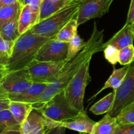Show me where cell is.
<instances>
[{
    "instance_id": "cell-2",
    "label": "cell",
    "mask_w": 134,
    "mask_h": 134,
    "mask_svg": "<svg viewBox=\"0 0 134 134\" xmlns=\"http://www.w3.org/2000/svg\"><path fill=\"white\" fill-rule=\"evenodd\" d=\"M51 38L34 34L30 30L21 34L15 41L9 59V71L26 69L34 60L41 47Z\"/></svg>"
},
{
    "instance_id": "cell-18",
    "label": "cell",
    "mask_w": 134,
    "mask_h": 134,
    "mask_svg": "<svg viewBox=\"0 0 134 134\" xmlns=\"http://www.w3.org/2000/svg\"><path fill=\"white\" fill-rule=\"evenodd\" d=\"M118 126L115 117L107 114L100 120L95 123L90 134H113Z\"/></svg>"
},
{
    "instance_id": "cell-21",
    "label": "cell",
    "mask_w": 134,
    "mask_h": 134,
    "mask_svg": "<svg viewBox=\"0 0 134 134\" xmlns=\"http://www.w3.org/2000/svg\"><path fill=\"white\" fill-rule=\"evenodd\" d=\"M22 7L23 5L17 2L0 9V28L5 23L19 16Z\"/></svg>"
},
{
    "instance_id": "cell-7",
    "label": "cell",
    "mask_w": 134,
    "mask_h": 134,
    "mask_svg": "<svg viewBox=\"0 0 134 134\" xmlns=\"http://www.w3.org/2000/svg\"><path fill=\"white\" fill-rule=\"evenodd\" d=\"M115 98L111 109L107 114L116 117L123 109L134 102V60L123 82L118 89L114 90Z\"/></svg>"
},
{
    "instance_id": "cell-15",
    "label": "cell",
    "mask_w": 134,
    "mask_h": 134,
    "mask_svg": "<svg viewBox=\"0 0 134 134\" xmlns=\"http://www.w3.org/2000/svg\"><path fill=\"white\" fill-rule=\"evenodd\" d=\"M39 12H34L28 5H23L19 18V32L20 35L30 30L39 23Z\"/></svg>"
},
{
    "instance_id": "cell-12",
    "label": "cell",
    "mask_w": 134,
    "mask_h": 134,
    "mask_svg": "<svg viewBox=\"0 0 134 134\" xmlns=\"http://www.w3.org/2000/svg\"><path fill=\"white\" fill-rule=\"evenodd\" d=\"M47 130L46 117L34 109L20 125L22 134H45Z\"/></svg>"
},
{
    "instance_id": "cell-23",
    "label": "cell",
    "mask_w": 134,
    "mask_h": 134,
    "mask_svg": "<svg viewBox=\"0 0 134 134\" xmlns=\"http://www.w3.org/2000/svg\"><path fill=\"white\" fill-rule=\"evenodd\" d=\"M78 24L77 23L76 19H73L67 23L66 25L56 35L55 38L60 42L69 43V41L77 34L78 32Z\"/></svg>"
},
{
    "instance_id": "cell-29",
    "label": "cell",
    "mask_w": 134,
    "mask_h": 134,
    "mask_svg": "<svg viewBox=\"0 0 134 134\" xmlns=\"http://www.w3.org/2000/svg\"><path fill=\"white\" fill-rule=\"evenodd\" d=\"M15 42L7 40L5 39L0 40V53L3 57L9 59Z\"/></svg>"
},
{
    "instance_id": "cell-31",
    "label": "cell",
    "mask_w": 134,
    "mask_h": 134,
    "mask_svg": "<svg viewBox=\"0 0 134 134\" xmlns=\"http://www.w3.org/2000/svg\"><path fill=\"white\" fill-rule=\"evenodd\" d=\"M10 102L8 95L0 88V111L9 109Z\"/></svg>"
},
{
    "instance_id": "cell-16",
    "label": "cell",
    "mask_w": 134,
    "mask_h": 134,
    "mask_svg": "<svg viewBox=\"0 0 134 134\" xmlns=\"http://www.w3.org/2000/svg\"><path fill=\"white\" fill-rule=\"evenodd\" d=\"M76 1V0H43L40 9L39 22L47 19Z\"/></svg>"
},
{
    "instance_id": "cell-25",
    "label": "cell",
    "mask_w": 134,
    "mask_h": 134,
    "mask_svg": "<svg viewBox=\"0 0 134 134\" xmlns=\"http://www.w3.org/2000/svg\"><path fill=\"white\" fill-rule=\"evenodd\" d=\"M115 118L118 125L134 124V102L122 109Z\"/></svg>"
},
{
    "instance_id": "cell-43",
    "label": "cell",
    "mask_w": 134,
    "mask_h": 134,
    "mask_svg": "<svg viewBox=\"0 0 134 134\" xmlns=\"http://www.w3.org/2000/svg\"><path fill=\"white\" fill-rule=\"evenodd\" d=\"M79 134H87V133H79Z\"/></svg>"
},
{
    "instance_id": "cell-35",
    "label": "cell",
    "mask_w": 134,
    "mask_h": 134,
    "mask_svg": "<svg viewBox=\"0 0 134 134\" xmlns=\"http://www.w3.org/2000/svg\"><path fill=\"white\" fill-rule=\"evenodd\" d=\"M9 70L7 66L3 65H0V82L3 80V78L8 74Z\"/></svg>"
},
{
    "instance_id": "cell-24",
    "label": "cell",
    "mask_w": 134,
    "mask_h": 134,
    "mask_svg": "<svg viewBox=\"0 0 134 134\" xmlns=\"http://www.w3.org/2000/svg\"><path fill=\"white\" fill-rule=\"evenodd\" d=\"M68 46V53H67L66 60L69 61L79 53L82 49L86 46V42L80 38L78 34H76L70 41Z\"/></svg>"
},
{
    "instance_id": "cell-40",
    "label": "cell",
    "mask_w": 134,
    "mask_h": 134,
    "mask_svg": "<svg viewBox=\"0 0 134 134\" xmlns=\"http://www.w3.org/2000/svg\"><path fill=\"white\" fill-rule=\"evenodd\" d=\"M5 128L4 127H3V126H0V133H2V131L5 130Z\"/></svg>"
},
{
    "instance_id": "cell-26",
    "label": "cell",
    "mask_w": 134,
    "mask_h": 134,
    "mask_svg": "<svg viewBox=\"0 0 134 134\" xmlns=\"http://www.w3.org/2000/svg\"><path fill=\"white\" fill-rule=\"evenodd\" d=\"M0 126H3L5 129L20 130V124L16 121L9 109L0 111Z\"/></svg>"
},
{
    "instance_id": "cell-4",
    "label": "cell",
    "mask_w": 134,
    "mask_h": 134,
    "mask_svg": "<svg viewBox=\"0 0 134 134\" xmlns=\"http://www.w3.org/2000/svg\"><path fill=\"white\" fill-rule=\"evenodd\" d=\"M34 109L38 110L46 118L55 122L68 120L76 116L79 113V111L69 103L64 91H60L48 101Z\"/></svg>"
},
{
    "instance_id": "cell-17",
    "label": "cell",
    "mask_w": 134,
    "mask_h": 134,
    "mask_svg": "<svg viewBox=\"0 0 134 134\" xmlns=\"http://www.w3.org/2000/svg\"><path fill=\"white\" fill-rule=\"evenodd\" d=\"M130 68V64L129 65L124 66V67H122L120 69H114L113 73L109 77L108 80L105 82V85L103 87L100 89L99 91L97 92L95 95L90 99V100H93L101 91L103 90H106L107 88H113V90H116L120 86L122 83L123 82L126 74H127V71Z\"/></svg>"
},
{
    "instance_id": "cell-36",
    "label": "cell",
    "mask_w": 134,
    "mask_h": 134,
    "mask_svg": "<svg viewBox=\"0 0 134 134\" xmlns=\"http://www.w3.org/2000/svg\"><path fill=\"white\" fill-rule=\"evenodd\" d=\"M0 134H22L20 130L19 129L6 128Z\"/></svg>"
},
{
    "instance_id": "cell-8",
    "label": "cell",
    "mask_w": 134,
    "mask_h": 134,
    "mask_svg": "<svg viewBox=\"0 0 134 134\" xmlns=\"http://www.w3.org/2000/svg\"><path fill=\"white\" fill-rule=\"evenodd\" d=\"M34 82L27 69L9 72L0 82V88L7 95L17 94L29 88Z\"/></svg>"
},
{
    "instance_id": "cell-41",
    "label": "cell",
    "mask_w": 134,
    "mask_h": 134,
    "mask_svg": "<svg viewBox=\"0 0 134 134\" xmlns=\"http://www.w3.org/2000/svg\"><path fill=\"white\" fill-rule=\"evenodd\" d=\"M24 0H17V2H19V3H20V4L23 5V3H24Z\"/></svg>"
},
{
    "instance_id": "cell-20",
    "label": "cell",
    "mask_w": 134,
    "mask_h": 134,
    "mask_svg": "<svg viewBox=\"0 0 134 134\" xmlns=\"http://www.w3.org/2000/svg\"><path fill=\"white\" fill-rule=\"evenodd\" d=\"M114 98H115V92L113 90V91L93 104L90 108V110L95 115L107 114L113 107Z\"/></svg>"
},
{
    "instance_id": "cell-32",
    "label": "cell",
    "mask_w": 134,
    "mask_h": 134,
    "mask_svg": "<svg viewBox=\"0 0 134 134\" xmlns=\"http://www.w3.org/2000/svg\"><path fill=\"white\" fill-rule=\"evenodd\" d=\"M134 22V0H131V3H130V9H129L128 13H127V20L125 24H132Z\"/></svg>"
},
{
    "instance_id": "cell-5",
    "label": "cell",
    "mask_w": 134,
    "mask_h": 134,
    "mask_svg": "<svg viewBox=\"0 0 134 134\" xmlns=\"http://www.w3.org/2000/svg\"><path fill=\"white\" fill-rule=\"evenodd\" d=\"M91 60H87L81 67L78 73L63 90L66 98L70 105L79 112L84 110L83 99L85 90L91 81V76L89 72Z\"/></svg>"
},
{
    "instance_id": "cell-28",
    "label": "cell",
    "mask_w": 134,
    "mask_h": 134,
    "mask_svg": "<svg viewBox=\"0 0 134 134\" xmlns=\"http://www.w3.org/2000/svg\"><path fill=\"white\" fill-rule=\"evenodd\" d=\"M105 57L110 64L115 65L118 63L119 50L113 46H107L104 47L103 51Z\"/></svg>"
},
{
    "instance_id": "cell-39",
    "label": "cell",
    "mask_w": 134,
    "mask_h": 134,
    "mask_svg": "<svg viewBox=\"0 0 134 134\" xmlns=\"http://www.w3.org/2000/svg\"><path fill=\"white\" fill-rule=\"evenodd\" d=\"M130 28H131V30H132L133 33L134 34V22L131 24H130Z\"/></svg>"
},
{
    "instance_id": "cell-42",
    "label": "cell",
    "mask_w": 134,
    "mask_h": 134,
    "mask_svg": "<svg viewBox=\"0 0 134 134\" xmlns=\"http://www.w3.org/2000/svg\"><path fill=\"white\" fill-rule=\"evenodd\" d=\"M3 39V37H2V34H1V32H0V40Z\"/></svg>"
},
{
    "instance_id": "cell-11",
    "label": "cell",
    "mask_w": 134,
    "mask_h": 134,
    "mask_svg": "<svg viewBox=\"0 0 134 134\" xmlns=\"http://www.w3.org/2000/svg\"><path fill=\"white\" fill-rule=\"evenodd\" d=\"M95 123L96 122L92 120L84 110L79 112L78 115L74 118L63 122H55L46 118L47 130L57 126H62L79 133L87 134H90L91 132Z\"/></svg>"
},
{
    "instance_id": "cell-30",
    "label": "cell",
    "mask_w": 134,
    "mask_h": 134,
    "mask_svg": "<svg viewBox=\"0 0 134 134\" xmlns=\"http://www.w3.org/2000/svg\"><path fill=\"white\" fill-rule=\"evenodd\" d=\"M113 134H134V124L118 125Z\"/></svg>"
},
{
    "instance_id": "cell-9",
    "label": "cell",
    "mask_w": 134,
    "mask_h": 134,
    "mask_svg": "<svg viewBox=\"0 0 134 134\" xmlns=\"http://www.w3.org/2000/svg\"><path fill=\"white\" fill-rule=\"evenodd\" d=\"M114 0H82L76 17L78 26L88 20L100 18L109 11Z\"/></svg>"
},
{
    "instance_id": "cell-37",
    "label": "cell",
    "mask_w": 134,
    "mask_h": 134,
    "mask_svg": "<svg viewBox=\"0 0 134 134\" xmlns=\"http://www.w3.org/2000/svg\"><path fill=\"white\" fill-rule=\"evenodd\" d=\"M17 2V0H0V9Z\"/></svg>"
},
{
    "instance_id": "cell-14",
    "label": "cell",
    "mask_w": 134,
    "mask_h": 134,
    "mask_svg": "<svg viewBox=\"0 0 134 134\" xmlns=\"http://www.w3.org/2000/svg\"><path fill=\"white\" fill-rule=\"evenodd\" d=\"M134 34L133 33L130 25L126 24L123 28L113 36L109 41L103 44L104 47L107 46H113L118 50H120L127 46L133 43Z\"/></svg>"
},
{
    "instance_id": "cell-6",
    "label": "cell",
    "mask_w": 134,
    "mask_h": 134,
    "mask_svg": "<svg viewBox=\"0 0 134 134\" xmlns=\"http://www.w3.org/2000/svg\"><path fill=\"white\" fill-rule=\"evenodd\" d=\"M67 62H39L34 60L26 69L32 82L49 85L58 79Z\"/></svg>"
},
{
    "instance_id": "cell-3",
    "label": "cell",
    "mask_w": 134,
    "mask_h": 134,
    "mask_svg": "<svg viewBox=\"0 0 134 134\" xmlns=\"http://www.w3.org/2000/svg\"><path fill=\"white\" fill-rule=\"evenodd\" d=\"M82 2V0H76L47 19L40 21L31 28V32L40 36L54 38L64 25L72 19H76Z\"/></svg>"
},
{
    "instance_id": "cell-33",
    "label": "cell",
    "mask_w": 134,
    "mask_h": 134,
    "mask_svg": "<svg viewBox=\"0 0 134 134\" xmlns=\"http://www.w3.org/2000/svg\"><path fill=\"white\" fill-rule=\"evenodd\" d=\"M43 0H31L28 5L32 11L34 12H39L40 9V6Z\"/></svg>"
},
{
    "instance_id": "cell-10",
    "label": "cell",
    "mask_w": 134,
    "mask_h": 134,
    "mask_svg": "<svg viewBox=\"0 0 134 134\" xmlns=\"http://www.w3.org/2000/svg\"><path fill=\"white\" fill-rule=\"evenodd\" d=\"M68 46L69 43L66 42L51 38L41 47L35 60L39 62L67 61Z\"/></svg>"
},
{
    "instance_id": "cell-19",
    "label": "cell",
    "mask_w": 134,
    "mask_h": 134,
    "mask_svg": "<svg viewBox=\"0 0 134 134\" xmlns=\"http://www.w3.org/2000/svg\"><path fill=\"white\" fill-rule=\"evenodd\" d=\"M33 109L31 103L11 100L9 110L20 125L24 122Z\"/></svg>"
},
{
    "instance_id": "cell-1",
    "label": "cell",
    "mask_w": 134,
    "mask_h": 134,
    "mask_svg": "<svg viewBox=\"0 0 134 134\" xmlns=\"http://www.w3.org/2000/svg\"><path fill=\"white\" fill-rule=\"evenodd\" d=\"M103 40L104 30H99L95 23L92 33L86 42V46L73 59L67 62L58 79L49 84L38 100L32 104L33 109H36L63 91L87 60H91L95 53L103 51Z\"/></svg>"
},
{
    "instance_id": "cell-27",
    "label": "cell",
    "mask_w": 134,
    "mask_h": 134,
    "mask_svg": "<svg viewBox=\"0 0 134 134\" xmlns=\"http://www.w3.org/2000/svg\"><path fill=\"white\" fill-rule=\"evenodd\" d=\"M134 60V46L133 45L127 46L119 50L118 63L121 65L126 66L131 64Z\"/></svg>"
},
{
    "instance_id": "cell-38",
    "label": "cell",
    "mask_w": 134,
    "mask_h": 134,
    "mask_svg": "<svg viewBox=\"0 0 134 134\" xmlns=\"http://www.w3.org/2000/svg\"><path fill=\"white\" fill-rule=\"evenodd\" d=\"M9 63V59L3 57L2 54L0 53V65H3L7 66Z\"/></svg>"
},
{
    "instance_id": "cell-34",
    "label": "cell",
    "mask_w": 134,
    "mask_h": 134,
    "mask_svg": "<svg viewBox=\"0 0 134 134\" xmlns=\"http://www.w3.org/2000/svg\"><path fill=\"white\" fill-rule=\"evenodd\" d=\"M66 129V128L62 126H57L47 130L45 134H64Z\"/></svg>"
},
{
    "instance_id": "cell-22",
    "label": "cell",
    "mask_w": 134,
    "mask_h": 134,
    "mask_svg": "<svg viewBox=\"0 0 134 134\" xmlns=\"http://www.w3.org/2000/svg\"><path fill=\"white\" fill-rule=\"evenodd\" d=\"M19 16H18L0 28V32L3 39L15 42L20 37V34L19 32Z\"/></svg>"
},
{
    "instance_id": "cell-13",
    "label": "cell",
    "mask_w": 134,
    "mask_h": 134,
    "mask_svg": "<svg viewBox=\"0 0 134 134\" xmlns=\"http://www.w3.org/2000/svg\"><path fill=\"white\" fill-rule=\"evenodd\" d=\"M48 84L34 82L32 86L23 92L17 94L9 95V99L13 101L34 103L41 96Z\"/></svg>"
}]
</instances>
